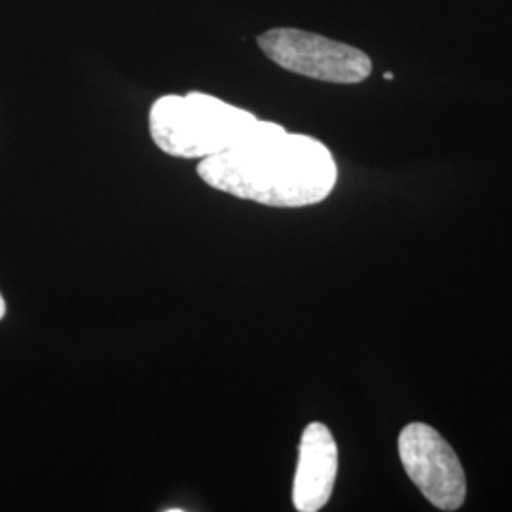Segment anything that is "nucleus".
<instances>
[{
  "instance_id": "nucleus-1",
  "label": "nucleus",
  "mask_w": 512,
  "mask_h": 512,
  "mask_svg": "<svg viewBox=\"0 0 512 512\" xmlns=\"http://www.w3.org/2000/svg\"><path fill=\"white\" fill-rule=\"evenodd\" d=\"M198 175L211 188L270 207H308L329 198L338 167L329 148L302 133L260 120L239 147L203 158Z\"/></svg>"
},
{
  "instance_id": "nucleus-2",
  "label": "nucleus",
  "mask_w": 512,
  "mask_h": 512,
  "mask_svg": "<svg viewBox=\"0 0 512 512\" xmlns=\"http://www.w3.org/2000/svg\"><path fill=\"white\" fill-rule=\"evenodd\" d=\"M260 120L207 93L164 95L150 107L148 129L156 147L175 158H211L245 143Z\"/></svg>"
},
{
  "instance_id": "nucleus-3",
  "label": "nucleus",
  "mask_w": 512,
  "mask_h": 512,
  "mask_svg": "<svg viewBox=\"0 0 512 512\" xmlns=\"http://www.w3.org/2000/svg\"><path fill=\"white\" fill-rule=\"evenodd\" d=\"M275 65L300 76L332 84H359L372 73L370 57L344 42L315 33L277 27L256 38Z\"/></svg>"
},
{
  "instance_id": "nucleus-4",
  "label": "nucleus",
  "mask_w": 512,
  "mask_h": 512,
  "mask_svg": "<svg viewBox=\"0 0 512 512\" xmlns=\"http://www.w3.org/2000/svg\"><path fill=\"white\" fill-rule=\"evenodd\" d=\"M399 456L406 475L440 511H458L467 495V478L458 454L437 429L410 423L399 435Z\"/></svg>"
},
{
  "instance_id": "nucleus-5",
  "label": "nucleus",
  "mask_w": 512,
  "mask_h": 512,
  "mask_svg": "<svg viewBox=\"0 0 512 512\" xmlns=\"http://www.w3.org/2000/svg\"><path fill=\"white\" fill-rule=\"evenodd\" d=\"M338 475V446L325 423L313 421L300 439L293 484L294 509L321 511L329 503Z\"/></svg>"
},
{
  "instance_id": "nucleus-6",
  "label": "nucleus",
  "mask_w": 512,
  "mask_h": 512,
  "mask_svg": "<svg viewBox=\"0 0 512 512\" xmlns=\"http://www.w3.org/2000/svg\"><path fill=\"white\" fill-rule=\"evenodd\" d=\"M4 313H6V302H4V298H2V294H0V319L4 317Z\"/></svg>"
},
{
  "instance_id": "nucleus-7",
  "label": "nucleus",
  "mask_w": 512,
  "mask_h": 512,
  "mask_svg": "<svg viewBox=\"0 0 512 512\" xmlns=\"http://www.w3.org/2000/svg\"><path fill=\"white\" fill-rule=\"evenodd\" d=\"M385 80H393V74L391 73H385L384 74Z\"/></svg>"
}]
</instances>
